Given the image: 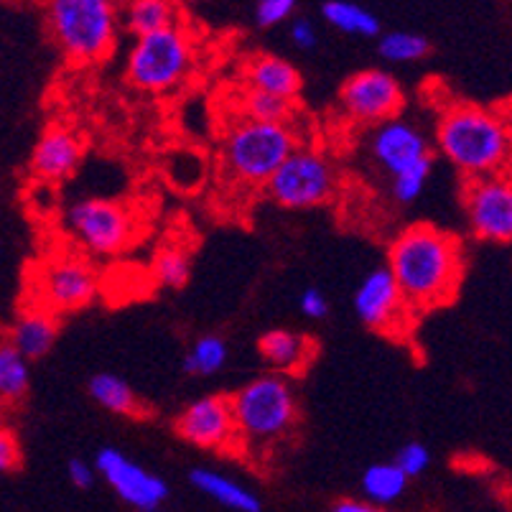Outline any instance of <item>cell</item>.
Wrapping results in <instances>:
<instances>
[{
	"mask_svg": "<svg viewBox=\"0 0 512 512\" xmlns=\"http://www.w3.org/2000/svg\"><path fill=\"white\" fill-rule=\"evenodd\" d=\"M59 334V316L46 314L41 309H26L18 316L8 342L18 349V355L26 362L41 360L51 352Z\"/></svg>",
	"mask_w": 512,
	"mask_h": 512,
	"instance_id": "d6986e66",
	"label": "cell"
},
{
	"mask_svg": "<svg viewBox=\"0 0 512 512\" xmlns=\"http://www.w3.org/2000/svg\"><path fill=\"white\" fill-rule=\"evenodd\" d=\"M151 512H164V510H151Z\"/></svg>",
	"mask_w": 512,
	"mask_h": 512,
	"instance_id": "74e56055",
	"label": "cell"
},
{
	"mask_svg": "<svg viewBox=\"0 0 512 512\" xmlns=\"http://www.w3.org/2000/svg\"><path fill=\"white\" fill-rule=\"evenodd\" d=\"M100 273L85 255L59 250L29 268V309L62 316L85 309L100 293Z\"/></svg>",
	"mask_w": 512,
	"mask_h": 512,
	"instance_id": "8992f818",
	"label": "cell"
},
{
	"mask_svg": "<svg viewBox=\"0 0 512 512\" xmlns=\"http://www.w3.org/2000/svg\"><path fill=\"white\" fill-rule=\"evenodd\" d=\"M431 169H434V158H426V161H421V164L413 166V169L395 176L393 184H390V194H393L395 202L398 204L416 202V199L421 197L423 189H426V181L428 176H431Z\"/></svg>",
	"mask_w": 512,
	"mask_h": 512,
	"instance_id": "f546056e",
	"label": "cell"
},
{
	"mask_svg": "<svg viewBox=\"0 0 512 512\" xmlns=\"http://www.w3.org/2000/svg\"><path fill=\"white\" fill-rule=\"evenodd\" d=\"M291 41L299 46V49H314L316 31L314 26H311V21H306V18H296V21L291 23Z\"/></svg>",
	"mask_w": 512,
	"mask_h": 512,
	"instance_id": "d590c367",
	"label": "cell"
},
{
	"mask_svg": "<svg viewBox=\"0 0 512 512\" xmlns=\"http://www.w3.org/2000/svg\"><path fill=\"white\" fill-rule=\"evenodd\" d=\"M355 311L367 329L390 339H406L418 319L400 296L388 268H377L357 286Z\"/></svg>",
	"mask_w": 512,
	"mask_h": 512,
	"instance_id": "30bf717a",
	"label": "cell"
},
{
	"mask_svg": "<svg viewBox=\"0 0 512 512\" xmlns=\"http://www.w3.org/2000/svg\"><path fill=\"white\" fill-rule=\"evenodd\" d=\"M227 362V344L225 339L217 337V334H204L197 342L189 347V352L184 355V367L186 375H214L220 372Z\"/></svg>",
	"mask_w": 512,
	"mask_h": 512,
	"instance_id": "83f0119b",
	"label": "cell"
},
{
	"mask_svg": "<svg viewBox=\"0 0 512 512\" xmlns=\"http://www.w3.org/2000/svg\"><path fill=\"white\" fill-rule=\"evenodd\" d=\"M276 204L286 209H314L339 192V171L316 148H296L265 184Z\"/></svg>",
	"mask_w": 512,
	"mask_h": 512,
	"instance_id": "9c48e42d",
	"label": "cell"
},
{
	"mask_svg": "<svg viewBox=\"0 0 512 512\" xmlns=\"http://www.w3.org/2000/svg\"><path fill=\"white\" fill-rule=\"evenodd\" d=\"M301 311H304L309 319H324V316L329 314L327 296H324L319 288H306L304 296H301Z\"/></svg>",
	"mask_w": 512,
	"mask_h": 512,
	"instance_id": "836d02e7",
	"label": "cell"
},
{
	"mask_svg": "<svg viewBox=\"0 0 512 512\" xmlns=\"http://www.w3.org/2000/svg\"><path fill=\"white\" fill-rule=\"evenodd\" d=\"M240 451L273 449L299 423V400L281 375H263L230 395Z\"/></svg>",
	"mask_w": 512,
	"mask_h": 512,
	"instance_id": "277c9868",
	"label": "cell"
},
{
	"mask_svg": "<svg viewBox=\"0 0 512 512\" xmlns=\"http://www.w3.org/2000/svg\"><path fill=\"white\" fill-rule=\"evenodd\" d=\"M464 209L469 227L479 240H512V184L507 174L467 179L464 184Z\"/></svg>",
	"mask_w": 512,
	"mask_h": 512,
	"instance_id": "4fadbf2b",
	"label": "cell"
},
{
	"mask_svg": "<svg viewBox=\"0 0 512 512\" xmlns=\"http://www.w3.org/2000/svg\"><path fill=\"white\" fill-rule=\"evenodd\" d=\"M151 273L158 281V286L184 288L189 276H192V255H189L186 248L176 245V242H166L153 255Z\"/></svg>",
	"mask_w": 512,
	"mask_h": 512,
	"instance_id": "4316f807",
	"label": "cell"
},
{
	"mask_svg": "<svg viewBox=\"0 0 512 512\" xmlns=\"http://www.w3.org/2000/svg\"><path fill=\"white\" fill-rule=\"evenodd\" d=\"M332 512H388L385 507H375L370 502L360 500H339L337 505L332 507Z\"/></svg>",
	"mask_w": 512,
	"mask_h": 512,
	"instance_id": "8d00e7d4",
	"label": "cell"
},
{
	"mask_svg": "<svg viewBox=\"0 0 512 512\" xmlns=\"http://www.w3.org/2000/svg\"><path fill=\"white\" fill-rule=\"evenodd\" d=\"M380 54L395 64L421 62L431 54V41L423 34H413V31H390L380 39Z\"/></svg>",
	"mask_w": 512,
	"mask_h": 512,
	"instance_id": "f1b7e54d",
	"label": "cell"
},
{
	"mask_svg": "<svg viewBox=\"0 0 512 512\" xmlns=\"http://www.w3.org/2000/svg\"><path fill=\"white\" fill-rule=\"evenodd\" d=\"M95 469L113 487L120 500L141 512L158 510L169 497V484L164 479L143 469L141 464L128 459L118 449H102L95 459Z\"/></svg>",
	"mask_w": 512,
	"mask_h": 512,
	"instance_id": "5bb4252c",
	"label": "cell"
},
{
	"mask_svg": "<svg viewBox=\"0 0 512 512\" xmlns=\"http://www.w3.org/2000/svg\"><path fill=\"white\" fill-rule=\"evenodd\" d=\"M85 158V141L67 125H49L31 156V174L41 184L69 179Z\"/></svg>",
	"mask_w": 512,
	"mask_h": 512,
	"instance_id": "2e32d148",
	"label": "cell"
},
{
	"mask_svg": "<svg viewBox=\"0 0 512 512\" xmlns=\"http://www.w3.org/2000/svg\"><path fill=\"white\" fill-rule=\"evenodd\" d=\"M403 87L383 69H365L347 79L339 90V105L349 120L362 125H383L403 110Z\"/></svg>",
	"mask_w": 512,
	"mask_h": 512,
	"instance_id": "8fae6325",
	"label": "cell"
},
{
	"mask_svg": "<svg viewBox=\"0 0 512 512\" xmlns=\"http://www.w3.org/2000/svg\"><path fill=\"white\" fill-rule=\"evenodd\" d=\"M296 148L299 138L291 125L237 118L222 138V164L237 184L265 186Z\"/></svg>",
	"mask_w": 512,
	"mask_h": 512,
	"instance_id": "5b68a950",
	"label": "cell"
},
{
	"mask_svg": "<svg viewBox=\"0 0 512 512\" xmlns=\"http://www.w3.org/2000/svg\"><path fill=\"white\" fill-rule=\"evenodd\" d=\"M87 393L92 395V400H95L97 406L115 413V416H125V418L151 416V408L138 398V393L130 388V383H125L123 377L115 375V372H97V375H92L90 383H87Z\"/></svg>",
	"mask_w": 512,
	"mask_h": 512,
	"instance_id": "ffe728a7",
	"label": "cell"
},
{
	"mask_svg": "<svg viewBox=\"0 0 512 512\" xmlns=\"http://www.w3.org/2000/svg\"><path fill=\"white\" fill-rule=\"evenodd\" d=\"M23 464V451L18 436L11 428H0V474L16 472Z\"/></svg>",
	"mask_w": 512,
	"mask_h": 512,
	"instance_id": "d6a6232c",
	"label": "cell"
},
{
	"mask_svg": "<svg viewBox=\"0 0 512 512\" xmlns=\"http://www.w3.org/2000/svg\"><path fill=\"white\" fill-rule=\"evenodd\" d=\"M408 487V477L395 467L393 462L372 464L367 467V472L362 474V492L370 500V505L383 507L390 502L398 500Z\"/></svg>",
	"mask_w": 512,
	"mask_h": 512,
	"instance_id": "484cf974",
	"label": "cell"
},
{
	"mask_svg": "<svg viewBox=\"0 0 512 512\" xmlns=\"http://www.w3.org/2000/svg\"><path fill=\"white\" fill-rule=\"evenodd\" d=\"M321 16L329 26L344 31V34H355L372 39V36L380 34V21H377L375 13H370L367 8L357 6V3H347V0H329L321 6Z\"/></svg>",
	"mask_w": 512,
	"mask_h": 512,
	"instance_id": "cb8c5ba5",
	"label": "cell"
},
{
	"mask_svg": "<svg viewBox=\"0 0 512 512\" xmlns=\"http://www.w3.org/2000/svg\"><path fill=\"white\" fill-rule=\"evenodd\" d=\"M370 153L375 158V164L388 171L390 179L413 169L426 158H434L421 130L398 118L377 125L370 138Z\"/></svg>",
	"mask_w": 512,
	"mask_h": 512,
	"instance_id": "9a60e30c",
	"label": "cell"
},
{
	"mask_svg": "<svg viewBox=\"0 0 512 512\" xmlns=\"http://www.w3.org/2000/svg\"><path fill=\"white\" fill-rule=\"evenodd\" d=\"M197 46L184 23L141 36L125 62V79L141 92L161 95L179 87L194 67Z\"/></svg>",
	"mask_w": 512,
	"mask_h": 512,
	"instance_id": "52a82bcc",
	"label": "cell"
},
{
	"mask_svg": "<svg viewBox=\"0 0 512 512\" xmlns=\"http://www.w3.org/2000/svg\"><path fill=\"white\" fill-rule=\"evenodd\" d=\"M192 484L199 492H204L207 497L217 500L220 505H225L227 510L235 512H260V500L242 487L235 479L225 477V474L214 472V469H194L189 474Z\"/></svg>",
	"mask_w": 512,
	"mask_h": 512,
	"instance_id": "7402d4cb",
	"label": "cell"
},
{
	"mask_svg": "<svg viewBox=\"0 0 512 512\" xmlns=\"http://www.w3.org/2000/svg\"><path fill=\"white\" fill-rule=\"evenodd\" d=\"M64 227L87 253L102 258L125 253L141 235L136 209L113 199H79L64 214Z\"/></svg>",
	"mask_w": 512,
	"mask_h": 512,
	"instance_id": "ba28073f",
	"label": "cell"
},
{
	"mask_svg": "<svg viewBox=\"0 0 512 512\" xmlns=\"http://www.w3.org/2000/svg\"><path fill=\"white\" fill-rule=\"evenodd\" d=\"M388 273L416 316L449 306L464 278L462 240L428 222L411 225L390 245Z\"/></svg>",
	"mask_w": 512,
	"mask_h": 512,
	"instance_id": "6da1fadb",
	"label": "cell"
},
{
	"mask_svg": "<svg viewBox=\"0 0 512 512\" xmlns=\"http://www.w3.org/2000/svg\"><path fill=\"white\" fill-rule=\"evenodd\" d=\"M31 390V367L18 349L0 337V411L21 406Z\"/></svg>",
	"mask_w": 512,
	"mask_h": 512,
	"instance_id": "44dd1931",
	"label": "cell"
},
{
	"mask_svg": "<svg viewBox=\"0 0 512 512\" xmlns=\"http://www.w3.org/2000/svg\"><path fill=\"white\" fill-rule=\"evenodd\" d=\"M237 107H240V118L271 125H291L293 113H296V102L265 95V92L245 90V87L237 97Z\"/></svg>",
	"mask_w": 512,
	"mask_h": 512,
	"instance_id": "d4e9b609",
	"label": "cell"
},
{
	"mask_svg": "<svg viewBox=\"0 0 512 512\" xmlns=\"http://www.w3.org/2000/svg\"><path fill=\"white\" fill-rule=\"evenodd\" d=\"M296 11V0H260L255 6V21L263 29H273L278 23L288 21Z\"/></svg>",
	"mask_w": 512,
	"mask_h": 512,
	"instance_id": "1f68e13d",
	"label": "cell"
},
{
	"mask_svg": "<svg viewBox=\"0 0 512 512\" xmlns=\"http://www.w3.org/2000/svg\"><path fill=\"white\" fill-rule=\"evenodd\" d=\"M174 431L186 444L197 446V449L217 451V454L240 451L230 395H204V398L189 403L176 416Z\"/></svg>",
	"mask_w": 512,
	"mask_h": 512,
	"instance_id": "7c38bea8",
	"label": "cell"
},
{
	"mask_svg": "<svg viewBox=\"0 0 512 512\" xmlns=\"http://www.w3.org/2000/svg\"><path fill=\"white\" fill-rule=\"evenodd\" d=\"M67 474L74 487H79V490H90L92 482H95V469L87 462H82V459H72L67 464Z\"/></svg>",
	"mask_w": 512,
	"mask_h": 512,
	"instance_id": "e575fe53",
	"label": "cell"
},
{
	"mask_svg": "<svg viewBox=\"0 0 512 512\" xmlns=\"http://www.w3.org/2000/svg\"><path fill=\"white\" fill-rule=\"evenodd\" d=\"M393 464L400 469V472L406 474L408 479H411L426 472L428 464H431V454H428L426 446L418 444V441H408V444L398 451Z\"/></svg>",
	"mask_w": 512,
	"mask_h": 512,
	"instance_id": "4dcf8cb0",
	"label": "cell"
},
{
	"mask_svg": "<svg viewBox=\"0 0 512 512\" xmlns=\"http://www.w3.org/2000/svg\"><path fill=\"white\" fill-rule=\"evenodd\" d=\"M258 352L268 365L273 367V375L291 377L304 375L314 357L319 355V342L309 334L291 332V329H271L258 339Z\"/></svg>",
	"mask_w": 512,
	"mask_h": 512,
	"instance_id": "e0dca14e",
	"label": "cell"
},
{
	"mask_svg": "<svg viewBox=\"0 0 512 512\" xmlns=\"http://www.w3.org/2000/svg\"><path fill=\"white\" fill-rule=\"evenodd\" d=\"M242 85L245 90L265 92V95L281 97L296 102L301 95V72L291 62L273 54H255L242 64Z\"/></svg>",
	"mask_w": 512,
	"mask_h": 512,
	"instance_id": "ac0fdd59",
	"label": "cell"
},
{
	"mask_svg": "<svg viewBox=\"0 0 512 512\" xmlns=\"http://www.w3.org/2000/svg\"><path fill=\"white\" fill-rule=\"evenodd\" d=\"M439 151L467 179L507 174L510 123L500 110L472 102H451L436 125Z\"/></svg>",
	"mask_w": 512,
	"mask_h": 512,
	"instance_id": "7a4b0ae2",
	"label": "cell"
},
{
	"mask_svg": "<svg viewBox=\"0 0 512 512\" xmlns=\"http://www.w3.org/2000/svg\"><path fill=\"white\" fill-rule=\"evenodd\" d=\"M176 13H179V6L166 3V0H136V3L125 6V29L141 39V36L156 34V31L171 29L181 23Z\"/></svg>",
	"mask_w": 512,
	"mask_h": 512,
	"instance_id": "603a6c76",
	"label": "cell"
},
{
	"mask_svg": "<svg viewBox=\"0 0 512 512\" xmlns=\"http://www.w3.org/2000/svg\"><path fill=\"white\" fill-rule=\"evenodd\" d=\"M46 29L69 64L105 62L118 44L120 8L110 0H51Z\"/></svg>",
	"mask_w": 512,
	"mask_h": 512,
	"instance_id": "3957f363",
	"label": "cell"
}]
</instances>
